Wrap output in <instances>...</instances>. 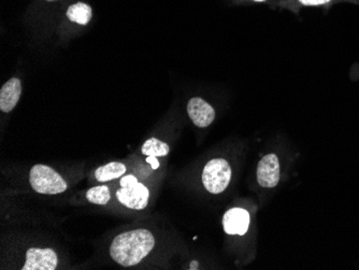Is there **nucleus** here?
Segmentation results:
<instances>
[{"label": "nucleus", "instance_id": "nucleus-16", "mask_svg": "<svg viewBox=\"0 0 359 270\" xmlns=\"http://www.w3.org/2000/svg\"><path fill=\"white\" fill-rule=\"evenodd\" d=\"M255 1H265V0H255Z\"/></svg>", "mask_w": 359, "mask_h": 270}, {"label": "nucleus", "instance_id": "nucleus-13", "mask_svg": "<svg viewBox=\"0 0 359 270\" xmlns=\"http://www.w3.org/2000/svg\"><path fill=\"white\" fill-rule=\"evenodd\" d=\"M86 199L94 205H107L111 199L110 189L107 185L92 187L86 193Z\"/></svg>", "mask_w": 359, "mask_h": 270}, {"label": "nucleus", "instance_id": "nucleus-2", "mask_svg": "<svg viewBox=\"0 0 359 270\" xmlns=\"http://www.w3.org/2000/svg\"><path fill=\"white\" fill-rule=\"evenodd\" d=\"M29 183L32 189L39 194L56 195L67 189V182L52 167L38 164L32 167L29 173Z\"/></svg>", "mask_w": 359, "mask_h": 270}, {"label": "nucleus", "instance_id": "nucleus-17", "mask_svg": "<svg viewBox=\"0 0 359 270\" xmlns=\"http://www.w3.org/2000/svg\"><path fill=\"white\" fill-rule=\"evenodd\" d=\"M46 1H55V0H46Z\"/></svg>", "mask_w": 359, "mask_h": 270}, {"label": "nucleus", "instance_id": "nucleus-12", "mask_svg": "<svg viewBox=\"0 0 359 270\" xmlns=\"http://www.w3.org/2000/svg\"><path fill=\"white\" fill-rule=\"evenodd\" d=\"M141 152L147 156H167L170 152V147L165 144L164 141L158 140L156 138H151L143 144Z\"/></svg>", "mask_w": 359, "mask_h": 270}, {"label": "nucleus", "instance_id": "nucleus-8", "mask_svg": "<svg viewBox=\"0 0 359 270\" xmlns=\"http://www.w3.org/2000/svg\"><path fill=\"white\" fill-rule=\"evenodd\" d=\"M250 215L242 208H233L224 215V231L228 235H244L249 229Z\"/></svg>", "mask_w": 359, "mask_h": 270}, {"label": "nucleus", "instance_id": "nucleus-9", "mask_svg": "<svg viewBox=\"0 0 359 270\" xmlns=\"http://www.w3.org/2000/svg\"><path fill=\"white\" fill-rule=\"evenodd\" d=\"M21 93L22 83L19 79H10L0 90V110L6 114L13 110L14 107L19 102Z\"/></svg>", "mask_w": 359, "mask_h": 270}, {"label": "nucleus", "instance_id": "nucleus-7", "mask_svg": "<svg viewBox=\"0 0 359 270\" xmlns=\"http://www.w3.org/2000/svg\"><path fill=\"white\" fill-rule=\"evenodd\" d=\"M187 114L191 122L199 127L205 128L212 124L215 119V111L211 104L199 97H194L187 104Z\"/></svg>", "mask_w": 359, "mask_h": 270}, {"label": "nucleus", "instance_id": "nucleus-11", "mask_svg": "<svg viewBox=\"0 0 359 270\" xmlns=\"http://www.w3.org/2000/svg\"><path fill=\"white\" fill-rule=\"evenodd\" d=\"M67 18L74 23L86 25L92 19V8L83 3L70 6L67 10Z\"/></svg>", "mask_w": 359, "mask_h": 270}, {"label": "nucleus", "instance_id": "nucleus-14", "mask_svg": "<svg viewBox=\"0 0 359 270\" xmlns=\"http://www.w3.org/2000/svg\"><path fill=\"white\" fill-rule=\"evenodd\" d=\"M299 1L306 6H318L330 3V0H299Z\"/></svg>", "mask_w": 359, "mask_h": 270}, {"label": "nucleus", "instance_id": "nucleus-1", "mask_svg": "<svg viewBox=\"0 0 359 270\" xmlns=\"http://www.w3.org/2000/svg\"><path fill=\"white\" fill-rule=\"evenodd\" d=\"M154 245V236L150 231L133 229L120 234L113 239L110 245V255L118 265L132 267L148 257Z\"/></svg>", "mask_w": 359, "mask_h": 270}, {"label": "nucleus", "instance_id": "nucleus-5", "mask_svg": "<svg viewBox=\"0 0 359 270\" xmlns=\"http://www.w3.org/2000/svg\"><path fill=\"white\" fill-rule=\"evenodd\" d=\"M57 254L50 248H32L26 253L23 270H54L57 267Z\"/></svg>", "mask_w": 359, "mask_h": 270}, {"label": "nucleus", "instance_id": "nucleus-15", "mask_svg": "<svg viewBox=\"0 0 359 270\" xmlns=\"http://www.w3.org/2000/svg\"><path fill=\"white\" fill-rule=\"evenodd\" d=\"M148 162L152 164V167L154 169L158 168V162H157L156 157L149 156Z\"/></svg>", "mask_w": 359, "mask_h": 270}, {"label": "nucleus", "instance_id": "nucleus-10", "mask_svg": "<svg viewBox=\"0 0 359 270\" xmlns=\"http://www.w3.org/2000/svg\"><path fill=\"white\" fill-rule=\"evenodd\" d=\"M127 168L123 163L112 162L100 166L95 171V178L98 182H109L124 176Z\"/></svg>", "mask_w": 359, "mask_h": 270}, {"label": "nucleus", "instance_id": "nucleus-3", "mask_svg": "<svg viewBox=\"0 0 359 270\" xmlns=\"http://www.w3.org/2000/svg\"><path fill=\"white\" fill-rule=\"evenodd\" d=\"M120 189L116 191V198L126 208L143 210L147 208L150 198V191L143 183L132 175L124 176L120 181Z\"/></svg>", "mask_w": 359, "mask_h": 270}, {"label": "nucleus", "instance_id": "nucleus-4", "mask_svg": "<svg viewBox=\"0 0 359 270\" xmlns=\"http://www.w3.org/2000/svg\"><path fill=\"white\" fill-rule=\"evenodd\" d=\"M231 169L227 161L215 158L210 161L203 171V183L211 194H221L231 182Z\"/></svg>", "mask_w": 359, "mask_h": 270}, {"label": "nucleus", "instance_id": "nucleus-6", "mask_svg": "<svg viewBox=\"0 0 359 270\" xmlns=\"http://www.w3.org/2000/svg\"><path fill=\"white\" fill-rule=\"evenodd\" d=\"M280 181V163L278 156L268 154L264 156L257 167V182L260 187L272 189Z\"/></svg>", "mask_w": 359, "mask_h": 270}]
</instances>
